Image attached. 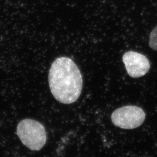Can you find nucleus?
<instances>
[{"mask_svg": "<svg viewBox=\"0 0 157 157\" xmlns=\"http://www.w3.org/2000/svg\"><path fill=\"white\" fill-rule=\"evenodd\" d=\"M48 82L52 94L62 104L73 103L81 94L82 76L76 63L69 58L59 57L52 63Z\"/></svg>", "mask_w": 157, "mask_h": 157, "instance_id": "f257e3e1", "label": "nucleus"}, {"mask_svg": "<svg viewBox=\"0 0 157 157\" xmlns=\"http://www.w3.org/2000/svg\"><path fill=\"white\" fill-rule=\"evenodd\" d=\"M126 70L132 78H137L143 76L148 72L150 63L145 56L139 52L129 51L122 57Z\"/></svg>", "mask_w": 157, "mask_h": 157, "instance_id": "20e7f679", "label": "nucleus"}, {"mask_svg": "<svg viewBox=\"0 0 157 157\" xmlns=\"http://www.w3.org/2000/svg\"><path fill=\"white\" fill-rule=\"evenodd\" d=\"M17 133L23 144L33 151H39L45 144L47 133L44 126L31 119H25L17 126Z\"/></svg>", "mask_w": 157, "mask_h": 157, "instance_id": "f03ea898", "label": "nucleus"}, {"mask_svg": "<svg viewBox=\"0 0 157 157\" xmlns=\"http://www.w3.org/2000/svg\"><path fill=\"white\" fill-rule=\"evenodd\" d=\"M149 39L150 48L154 50L157 51V26L152 30Z\"/></svg>", "mask_w": 157, "mask_h": 157, "instance_id": "39448f33", "label": "nucleus"}, {"mask_svg": "<svg viewBox=\"0 0 157 157\" xmlns=\"http://www.w3.org/2000/svg\"><path fill=\"white\" fill-rule=\"evenodd\" d=\"M146 114L140 107L128 105L119 108L111 115L112 123L122 129H133L140 126L145 120Z\"/></svg>", "mask_w": 157, "mask_h": 157, "instance_id": "7ed1b4c3", "label": "nucleus"}]
</instances>
